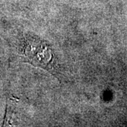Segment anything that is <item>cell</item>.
Segmentation results:
<instances>
[{
	"instance_id": "6da1fadb",
	"label": "cell",
	"mask_w": 127,
	"mask_h": 127,
	"mask_svg": "<svg viewBox=\"0 0 127 127\" xmlns=\"http://www.w3.org/2000/svg\"><path fill=\"white\" fill-rule=\"evenodd\" d=\"M25 55L33 65L49 68L52 59V54L45 42L35 37H28L26 42Z\"/></svg>"
}]
</instances>
